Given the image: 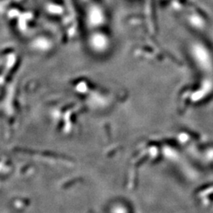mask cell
<instances>
[{
	"instance_id": "cell-1",
	"label": "cell",
	"mask_w": 213,
	"mask_h": 213,
	"mask_svg": "<svg viewBox=\"0 0 213 213\" xmlns=\"http://www.w3.org/2000/svg\"><path fill=\"white\" fill-rule=\"evenodd\" d=\"M92 46L97 51H103L108 47V39L103 34L97 33L92 37Z\"/></svg>"
},
{
	"instance_id": "cell-2",
	"label": "cell",
	"mask_w": 213,
	"mask_h": 213,
	"mask_svg": "<svg viewBox=\"0 0 213 213\" xmlns=\"http://www.w3.org/2000/svg\"><path fill=\"white\" fill-rule=\"evenodd\" d=\"M89 20L91 23L95 25L102 24L104 20L102 10L98 7H93L89 13Z\"/></svg>"
},
{
	"instance_id": "cell-3",
	"label": "cell",
	"mask_w": 213,
	"mask_h": 213,
	"mask_svg": "<svg viewBox=\"0 0 213 213\" xmlns=\"http://www.w3.org/2000/svg\"><path fill=\"white\" fill-rule=\"evenodd\" d=\"M191 21H192V23L195 26H201V18H197V17H193V18H192Z\"/></svg>"
}]
</instances>
